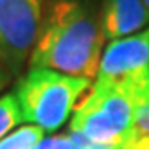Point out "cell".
Masks as SVG:
<instances>
[{
    "label": "cell",
    "instance_id": "obj_2",
    "mask_svg": "<svg viewBox=\"0 0 149 149\" xmlns=\"http://www.w3.org/2000/svg\"><path fill=\"white\" fill-rule=\"evenodd\" d=\"M149 101V68L119 79H95L72 115L68 130L122 149L136 140L135 115Z\"/></svg>",
    "mask_w": 149,
    "mask_h": 149
},
{
    "label": "cell",
    "instance_id": "obj_7",
    "mask_svg": "<svg viewBox=\"0 0 149 149\" xmlns=\"http://www.w3.org/2000/svg\"><path fill=\"white\" fill-rule=\"evenodd\" d=\"M43 133L40 126H22L0 138V149H34L38 142L43 140Z\"/></svg>",
    "mask_w": 149,
    "mask_h": 149
},
{
    "label": "cell",
    "instance_id": "obj_5",
    "mask_svg": "<svg viewBox=\"0 0 149 149\" xmlns=\"http://www.w3.org/2000/svg\"><path fill=\"white\" fill-rule=\"evenodd\" d=\"M144 68H149V27L110 41L102 52L97 79H119Z\"/></svg>",
    "mask_w": 149,
    "mask_h": 149
},
{
    "label": "cell",
    "instance_id": "obj_10",
    "mask_svg": "<svg viewBox=\"0 0 149 149\" xmlns=\"http://www.w3.org/2000/svg\"><path fill=\"white\" fill-rule=\"evenodd\" d=\"M135 133H136V138H149V101L136 110Z\"/></svg>",
    "mask_w": 149,
    "mask_h": 149
},
{
    "label": "cell",
    "instance_id": "obj_11",
    "mask_svg": "<svg viewBox=\"0 0 149 149\" xmlns=\"http://www.w3.org/2000/svg\"><path fill=\"white\" fill-rule=\"evenodd\" d=\"M34 149H74V144L67 133L58 135V136H49L43 138L41 142L36 144Z\"/></svg>",
    "mask_w": 149,
    "mask_h": 149
},
{
    "label": "cell",
    "instance_id": "obj_3",
    "mask_svg": "<svg viewBox=\"0 0 149 149\" xmlns=\"http://www.w3.org/2000/svg\"><path fill=\"white\" fill-rule=\"evenodd\" d=\"M92 88L90 79L49 68H31L16 86V101L27 124L56 131L68 120L77 101Z\"/></svg>",
    "mask_w": 149,
    "mask_h": 149
},
{
    "label": "cell",
    "instance_id": "obj_14",
    "mask_svg": "<svg viewBox=\"0 0 149 149\" xmlns=\"http://www.w3.org/2000/svg\"><path fill=\"white\" fill-rule=\"evenodd\" d=\"M144 4H146V7L149 9V0H144Z\"/></svg>",
    "mask_w": 149,
    "mask_h": 149
},
{
    "label": "cell",
    "instance_id": "obj_1",
    "mask_svg": "<svg viewBox=\"0 0 149 149\" xmlns=\"http://www.w3.org/2000/svg\"><path fill=\"white\" fill-rule=\"evenodd\" d=\"M104 40L101 15L90 2L50 0L29 65L83 79L97 77Z\"/></svg>",
    "mask_w": 149,
    "mask_h": 149
},
{
    "label": "cell",
    "instance_id": "obj_8",
    "mask_svg": "<svg viewBox=\"0 0 149 149\" xmlns=\"http://www.w3.org/2000/svg\"><path fill=\"white\" fill-rule=\"evenodd\" d=\"M22 111L15 93H6L0 97V138H4L11 130L22 122Z\"/></svg>",
    "mask_w": 149,
    "mask_h": 149
},
{
    "label": "cell",
    "instance_id": "obj_4",
    "mask_svg": "<svg viewBox=\"0 0 149 149\" xmlns=\"http://www.w3.org/2000/svg\"><path fill=\"white\" fill-rule=\"evenodd\" d=\"M47 0H0V59L15 74L31 58Z\"/></svg>",
    "mask_w": 149,
    "mask_h": 149
},
{
    "label": "cell",
    "instance_id": "obj_9",
    "mask_svg": "<svg viewBox=\"0 0 149 149\" xmlns=\"http://www.w3.org/2000/svg\"><path fill=\"white\" fill-rule=\"evenodd\" d=\"M67 135L70 136V140L74 144V149H117L113 146H108V144H101V142H95L92 138H88L86 135H83L79 131H72L68 130Z\"/></svg>",
    "mask_w": 149,
    "mask_h": 149
},
{
    "label": "cell",
    "instance_id": "obj_12",
    "mask_svg": "<svg viewBox=\"0 0 149 149\" xmlns=\"http://www.w3.org/2000/svg\"><path fill=\"white\" fill-rule=\"evenodd\" d=\"M11 77H13V72L7 68V65L2 59H0V92L11 83Z\"/></svg>",
    "mask_w": 149,
    "mask_h": 149
},
{
    "label": "cell",
    "instance_id": "obj_6",
    "mask_svg": "<svg viewBox=\"0 0 149 149\" xmlns=\"http://www.w3.org/2000/svg\"><path fill=\"white\" fill-rule=\"evenodd\" d=\"M149 24V9L144 0H102L101 25L106 40H120L136 34Z\"/></svg>",
    "mask_w": 149,
    "mask_h": 149
},
{
    "label": "cell",
    "instance_id": "obj_13",
    "mask_svg": "<svg viewBox=\"0 0 149 149\" xmlns=\"http://www.w3.org/2000/svg\"><path fill=\"white\" fill-rule=\"evenodd\" d=\"M122 149H136V146H135V142H133V144H130V146H126V147H122Z\"/></svg>",
    "mask_w": 149,
    "mask_h": 149
}]
</instances>
